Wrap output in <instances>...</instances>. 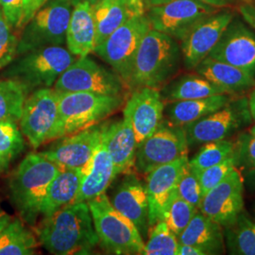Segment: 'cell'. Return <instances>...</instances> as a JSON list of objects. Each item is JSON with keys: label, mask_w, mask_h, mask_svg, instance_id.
<instances>
[{"label": "cell", "mask_w": 255, "mask_h": 255, "mask_svg": "<svg viewBox=\"0 0 255 255\" xmlns=\"http://www.w3.org/2000/svg\"><path fill=\"white\" fill-rule=\"evenodd\" d=\"M34 227L39 243L52 255H90L100 243L85 201L64 206Z\"/></svg>", "instance_id": "obj_1"}, {"label": "cell", "mask_w": 255, "mask_h": 255, "mask_svg": "<svg viewBox=\"0 0 255 255\" xmlns=\"http://www.w3.org/2000/svg\"><path fill=\"white\" fill-rule=\"evenodd\" d=\"M182 63L180 44L172 37L150 28L138 48L128 89L161 90L179 72Z\"/></svg>", "instance_id": "obj_2"}, {"label": "cell", "mask_w": 255, "mask_h": 255, "mask_svg": "<svg viewBox=\"0 0 255 255\" xmlns=\"http://www.w3.org/2000/svg\"><path fill=\"white\" fill-rule=\"evenodd\" d=\"M62 168L39 153L27 155L9 180V199L20 219L34 227L49 183Z\"/></svg>", "instance_id": "obj_3"}, {"label": "cell", "mask_w": 255, "mask_h": 255, "mask_svg": "<svg viewBox=\"0 0 255 255\" xmlns=\"http://www.w3.org/2000/svg\"><path fill=\"white\" fill-rule=\"evenodd\" d=\"M78 58L63 46L40 47L16 56L3 69L1 78L19 82L29 95L37 89L51 88Z\"/></svg>", "instance_id": "obj_4"}, {"label": "cell", "mask_w": 255, "mask_h": 255, "mask_svg": "<svg viewBox=\"0 0 255 255\" xmlns=\"http://www.w3.org/2000/svg\"><path fill=\"white\" fill-rule=\"evenodd\" d=\"M58 95L59 120L56 140L102 123L124 108L128 98L89 92H68Z\"/></svg>", "instance_id": "obj_5"}, {"label": "cell", "mask_w": 255, "mask_h": 255, "mask_svg": "<svg viewBox=\"0 0 255 255\" xmlns=\"http://www.w3.org/2000/svg\"><path fill=\"white\" fill-rule=\"evenodd\" d=\"M101 249L109 255H141L145 241L133 222L116 209L106 193L87 201Z\"/></svg>", "instance_id": "obj_6"}, {"label": "cell", "mask_w": 255, "mask_h": 255, "mask_svg": "<svg viewBox=\"0 0 255 255\" xmlns=\"http://www.w3.org/2000/svg\"><path fill=\"white\" fill-rule=\"evenodd\" d=\"M73 10L70 0H48L23 27L16 56L50 46H64Z\"/></svg>", "instance_id": "obj_7"}, {"label": "cell", "mask_w": 255, "mask_h": 255, "mask_svg": "<svg viewBox=\"0 0 255 255\" xmlns=\"http://www.w3.org/2000/svg\"><path fill=\"white\" fill-rule=\"evenodd\" d=\"M58 93L89 92L108 96L128 97L127 84L114 70H110L88 56L79 57L53 85Z\"/></svg>", "instance_id": "obj_8"}, {"label": "cell", "mask_w": 255, "mask_h": 255, "mask_svg": "<svg viewBox=\"0 0 255 255\" xmlns=\"http://www.w3.org/2000/svg\"><path fill=\"white\" fill-rule=\"evenodd\" d=\"M150 28L146 13L137 15L116 29L93 52L109 64L128 86L138 48Z\"/></svg>", "instance_id": "obj_9"}, {"label": "cell", "mask_w": 255, "mask_h": 255, "mask_svg": "<svg viewBox=\"0 0 255 255\" xmlns=\"http://www.w3.org/2000/svg\"><path fill=\"white\" fill-rule=\"evenodd\" d=\"M252 120L248 99L237 96L227 106L183 126L188 146L227 139Z\"/></svg>", "instance_id": "obj_10"}, {"label": "cell", "mask_w": 255, "mask_h": 255, "mask_svg": "<svg viewBox=\"0 0 255 255\" xmlns=\"http://www.w3.org/2000/svg\"><path fill=\"white\" fill-rule=\"evenodd\" d=\"M59 120V95L53 88H41L27 96L20 129L33 148L56 140Z\"/></svg>", "instance_id": "obj_11"}, {"label": "cell", "mask_w": 255, "mask_h": 255, "mask_svg": "<svg viewBox=\"0 0 255 255\" xmlns=\"http://www.w3.org/2000/svg\"><path fill=\"white\" fill-rule=\"evenodd\" d=\"M188 147L183 127L164 119L154 132L137 146L134 169L146 176L156 167L187 155Z\"/></svg>", "instance_id": "obj_12"}, {"label": "cell", "mask_w": 255, "mask_h": 255, "mask_svg": "<svg viewBox=\"0 0 255 255\" xmlns=\"http://www.w3.org/2000/svg\"><path fill=\"white\" fill-rule=\"evenodd\" d=\"M219 9L201 0H173L147 8L146 15L152 29L179 42L196 24Z\"/></svg>", "instance_id": "obj_13"}, {"label": "cell", "mask_w": 255, "mask_h": 255, "mask_svg": "<svg viewBox=\"0 0 255 255\" xmlns=\"http://www.w3.org/2000/svg\"><path fill=\"white\" fill-rule=\"evenodd\" d=\"M234 17V11L219 9L202 19L183 37L180 41V46L182 64L187 70H194L201 61L208 57Z\"/></svg>", "instance_id": "obj_14"}, {"label": "cell", "mask_w": 255, "mask_h": 255, "mask_svg": "<svg viewBox=\"0 0 255 255\" xmlns=\"http://www.w3.org/2000/svg\"><path fill=\"white\" fill-rule=\"evenodd\" d=\"M199 210L210 219L228 226L244 210V179L240 171L235 168L218 185L207 192Z\"/></svg>", "instance_id": "obj_15"}, {"label": "cell", "mask_w": 255, "mask_h": 255, "mask_svg": "<svg viewBox=\"0 0 255 255\" xmlns=\"http://www.w3.org/2000/svg\"><path fill=\"white\" fill-rule=\"evenodd\" d=\"M208 57L234 65L255 77V33L245 21L234 17Z\"/></svg>", "instance_id": "obj_16"}, {"label": "cell", "mask_w": 255, "mask_h": 255, "mask_svg": "<svg viewBox=\"0 0 255 255\" xmlns=\"http://www.w3.org/2000/svg\"><path fill=\"white\" fill-rule=\"evenodd\" d=\"M57 140L59 141L40 153L58 164L62 169L83 171L101 142V124Z\"/></svg>", "instance_id": "obj_17"}, {"label": "cell", "mask_w": 255, "mask_h": 255, "mask_svg": "<svg viewBox=\"0 0 255 255\" xmlns=\"http://www.w3.org/2000/svg\"><path fill=\"white\" fill-rule=\"evenodd\" d=\"M187 155L160 165L146 175L149 228L162 220L164 211L176 196L178 183L188 164Z\"/></svg>", "instance_id": "obj_18"}, {"label": "cell", "mask_w": 255, "mask_h": 255, "mask_svg": "<svg viewBox=\"0 0 255 255\" xmlns=\"http://www.w3.org/2000/svg\"><path fill=\"white\" fill-rule=\"evenodd\" d=\"M164 101L158 89L142 87L130 92L123 114L132 128L137 146L152 134L164 119Z\"/></svg>", "instance_id": "obj_19"}, {"label": "cell", "mask_w": 255, "mask_h": 255, "mask_svg": "<svg viewBox=\"0 0 255 255\" xmlns=\"http://www.w3.org/2000/svg\"><path fill=\"white\" fill-rule=\"evenodd\" d=\"M113 206L134 223L142 237L148 236V201L146 184L136 174H125L111 198Z\"/></svg>", "instance_id": "obj_20"}, {"label": "cell", "mask_w": 255, "mask_h": 255, "mask_svg": "<svg viewBox=\"0 0 255 255\" xmlns=\"http://www.w3.org/2000/svg\"><path fill=\"white\" fill-rule=\"evenodd\" d=\"M101 141L112 157L116 176L135 171L136 139L127 119L101 124Z\"/></svg>", "instance_id": "obj_21"}, {"label": "cell", "mask_w": 255, "mask_h": 255, "mask_svg": "<svg viewBox=\"0 0 255 255\" xmlns=\"http://www.w3.org/2000/svg\"><path fill=\"white\" fill-rule=\"evenodd\" d=\"M96 23V46L137 15L145 14V0H100L92 6Z\"/></svg>", "instance_id": "obj_22"}, {"label": "cell", "mask_w": 255, "mask_h": 255, "mask_svg": "<svg viewBox=\"0 0 255 255\" xmlns=\"http://www.w3.org/2000/svg\"><path fill=\"white\" fill-rule=\"evenodd\" d=\"M116 177L112 157L101 141L91 161L82 171V182L74 202H87L106 193Z\"/></svg>", "instance_id": "obj_23"}, {"label": "cell", "mask_w": 255, "mask_h": 255, "mask_svg": "<svg viewBox=\"0 0 255 255\" xmlns=\"http://www.w3.org/2000/svg\"><path fill=\"white\" fill-rule=\"evenodd\" d=\"M194 70L229 95L241 96L255 87V76L210 57L201 61Z\"/></svg>", "instance_id": "obj_24"}, {"label": "cell", "mask_w": 255, "mask_h": 255, "mask_svg": "<svg viewBox=\"0 0 255 255\" xmlns=\"http://www.w3.org/2000/svg\"><path fill=\"white\" fill-rule=\"evenodd\" d=\"M96 36L91 4L82 2L73 6L65 36L67 49L77 57L88 56L96 47Z\"/></svg>", "instance_id": "obj_25"}, {"label": "cell", "mask_w": 255, "mask_h": 255, "mask_svg": "<svg viewBox=\"0 0 255 255\" xmlns=\"http://www.w3.org/2000/svg\"><path fill=\"white\" fill-rule=\"evenodd\" d=\"M237 97L221 94L199 100L171 101L164 103V113L166 119L175 126L183 127L198 119L227 106Z\"/></svg>", "instance_id": "obj_26"}, {"label": "cell", "mask_w": 255, "mask_h": 255, "mask_svg": "<svg viewBox=\"0 0 255 255\" xmlns=\"http://www.w3.org/2000/svg\"><path fill=\"white\" fill-rule=\"evenodd\" d=\"M178 240L179 244L200 247L208 255H221L225 252L223 227L199 211L178 237Z\"/></svg>", "instance_id": "obj_27"}, {"label": "cell", "mask_w": 255, "mask_h": 255, "mask_svg": "<svg viewBox=\"0 0 255 255\" xmlns=\"http://www.w3.org/2000/svg\"><path fill=\"white\" fill-rule=\"evenodd\" d=\"M80 169H62L49 183L41 205V215L48 217L56 211L74 203L82 182Z\"/></svg>", "instance_id": "obj_28"}, {"label": "cell", "mask_w": 255, "mask_h": 255, "mask_svg": "<svg viewBox=\"0 0 255 255\" xmlns=\"http://www.w3.org/2000/svg\"><path fill=\"white\" fill-rule=\"evenodd\" d=\"M164 103L190 101L226 94L200 74H185L172 79L160 90Z\"/></svg>", "instance_id": "obj_29"}, {"label": "cell", "mask_w": 255, "mask_h": 255, "mask_svg": "<svg viewBox=\"0 0 255 255\" xmlns=\"http://www.w3.org/2000/svg\"><path fill=\"white\" fill-rule=\"evenodd\" d=\"M38 246V238L22 219H11L0 232V255H35Z\"/></svg>", "instance_id": "obj_30"}, {"label": "cell", "mask_w": 255, "mask_h": 255, "mask_svg": "<svg viewBox=\"0 0 255 255\" xmlns=\"http://www.w3.org/2000/svg\"><path fill=\"white\" fill-rule=\"evenodd\" d=\"M230 255H255V222L243 211L223 228Z\"/></svg>", "instance_id": "obj_31"}, {"label": "cell", "mask_w": 255, "mask_h": 255, "mask_svg": "<svg viewBox=\"0 0 255 255\" xmlns=\"http://www.w3.org/2000/svg\"><path fill=\"white\" fill-rule=\"evenodd\" d=\"M27 96L19 82L0 77V121L19 122Z\"/></svg>", "instance_id": "obj_32"}, {"label": "cell", "mask_w": 255, "mask_h": 255, "mask_svg": "<svg viewBox=\"0 0 255 255\" xmlns=\"http://www.w3.org/2000/svg\"><path fill=\"white\" fill-rule=\"evenodd\" d=\"M178 237L168 228L164 220H159L148 231V239L145 242L143 255H177Z\"/></svg>", "instance_id": "obj_33"}, {"label": "cell", "mask_w": 255, "mask_h": 255, "mask_svg": "<svg viewBox=\"0 0 255 255\" xmlns=\"http://www.w3.org/2000/svg\"><path fill=\"white\" fill-rule=\"evenodd\" d=\"M234 146V140L229 139L204 143L189 161V166L193 170L199 171L219 164L233 155Z\"/></svg>", "instance_id": "obj_34"}, {"label": "cell", "mask_w": 255, "mask_h": 255, "mask_svg": "<svg viewBox=\"0 0 255 255\" xmlns=\"http://www.w3.org/2000/svg\"><path fill=\"white\" fill-rule=\"evenodd\" d=\"M198 208L190 204L178 195L169 203L164 211L162 220L165 221L168 228L179 237L183 230L189 224Z\"/></svg>", "instance_id": "obj_35"}, {"label": "cell", "mask_w": 255, "mask_h": 255, "mask_svg": "<svg viewBox=\"0 0 255 255\" xmlns=\"http://www.w3.org/2000/svg\"><path fill=\"white\" fill-rule=\"evenodd\" d=\"M24 148L25 139L17 123L0 121V156L11 162Z\"/></svg>", "instance_id": "obj_36"}, {"label": "cell", "mask_w": 255, "mask_h": 255, "mask_svg": "<svg viewBox=\"0 0 255 255\" xmlns=\"http://www.w3.org/2000/svg\"><path fill=\"white\" fill-rule=\"evenodd\" d=\"M233 158L236 168L244 173L255 168V135L250 132L238 134L234 140Z\"/></svg>", "instance_id": "obj_37"}, {"label": "cell", "mask_w": 255, "mask_h": 255, "mask_svg": "<svg viewBox=\"0 0 255 255\" xmlns=\"http://www.w3.org/2000/svg\"><path fill=\"white\" fill-rule=\"evenodd\" d=\"M18 41L19 37L0 9V70L8 66L16 57Z\"/></svg>", "instance_id": "obj_38"}, {"label": "cell", "mask_w": 255, "mask_h": 255, "mask_svg": "<svg viewBox=\"0 0 255 255\" xmlns=\"http://www.w3.org/2000/svg\"><path fill=\"white\" fill-rule=\"evenodd\" d=\"M235 168L236 165L234 162V158L233 156H231L223 162L208 168L199 171L194 170L197 174L201 184L202 195L204 196L207 192L214 188L216 185H218L219 182L223 181L228 176L229 173L232 172Z\"/></svg>", "instance_id": "obj_39"}, {"label": "cell", "mask_w": 255, "mask_h": 255, "mask_svg": "<svg viewBox=\"0 0 255 255\" xmlns=\"http://www.w3.org/2000/svg\"><path fill=\"white\" fill-rule=\"evenodd\" d=\"M177 191L182 200L189 202L199 209L203 195L198 176L189 166V162L178 183Z\"/></svg>", "instance_id": "obj_40"}, {"label": "cell", "mask_w": 255, "mask_h": 255, "mask_svg": "<svg viewBox=\"0 0 255 255\" xmlns=\"http://www.w3.org/2000/svg\"><path fill=\"white\" fill-rule=\"evenodd\" d=\"M0 9L10 27L14 30L22 28L23 0H0Z\"/></svg>", "instance_id": "obj_41"}, {"label": "cell", "mask_w": 255, "mask_h": 255, "mask_svg": "<svg viewBox=\"0 0 255 255\" xmlns=\"http://www.w3.org/2000/svg\"><path fill=\"white\" fill-rule=\"evenodd\" d=\"M48 0H23V19L22 28L27 24L31 17L36 13L37 10Z\"/></svg>", "instance_id": "obj_42"}, {"label": "cell", "mask_w": 255, "mask_h": 255, "mask_svg": "<svg viewBox=\"0 0 255 255\" xmlns=\"http://www.w3.org/2000/svg\"><path fill=\"white\" fill-rule=\"evenodd\" d=\"M238 10L243 20L255 30V2L251 1L240 4Z\"/></svg>", "instance_id": "obj_43"}, {"label": "cell", "mask_w": 255, "mask_h": 255, "mask_svg": "<svg viewBox=\"0 0 255 255\" xmlns=\"http://www.w3.org/2000/svg\"><path fill=\"white\" fill-rule=\"evenodd\" d=\"M177 255H209L207 252L200 247L188 245V244H179Z\"/></svg>", "instance_id": "obj_44"}, {"label": "cell", "mask_w": 255, "mask_h": 255, "mask_svg": "<svg viewBox=\"0 0 255 255\" xmlns=\"http://www.w3.org/2000/svg\"><path fill=\"white\" fill-rule=\"evenodd\" d=\"M201 1L215 8L223 9V8H229V7L235 6L239 0H201Z\"/></svg>", "instance_id": "obj_45"}, {"label": "cell", "mask_w": 255, "mask_h": 255, "mask_svg": "<svg viewBox=\"0 0 255 255\" xmlns=\"http://www.w3.org/2000/svg\"><path fill=\"white\" fill-rule=\"evenodd\" d=\"M248 102H249V109L252 116V119L255 122V87L251 92L248 98Z\"/></svg>", "instance_id": "obj_46"}, {"label": "cell", "mask_w": 255, "mask_h": 255, "mask_svg": "<svg viewBox=\"0 0 255 255\" xmlns=\"http://www.w3.org/2000/svg\"><path fill=\"white\" fill-rule=\"evenodd\" d=\"M10 220H11V217L6 211H4L0 207V232L8 225Z\"/></svg>", "instance_id": "obj_47"}, {"label": "cell", "mask_w": 255, "mask_h": 255, "mask_svg": "<svg viewBox=\"0 0 255 255\" xmlns=\"http://www.w3.org/2000/svg\"><path fill=\"white\" fill-rule=\"evenodd\" d=\"M245 175H246L247 182L249 183L250 187L255 190V168L247 171L245 172Z\"/></svg>", "instance_id": "obj_48"}, {"label": "cell", "mask_w": 255, "mask_h": 255, "mask_svg": "<svg viewBox=\"0 0 255 255\" xmlns=\"http://www.w3.org/2000/svg\"><path fill=\"white\" fill-rule=\"evenodd\" d=\"M170 1H173V0H145V3H146V9H147L149 7L162 5V4L170 2Z\"/></svg>", "instance_id": "obj_49"}, {"label": "cell", "mask_w": 255, "mask_h": 255, "mask_svg": "<svg viewBox=\"0 0 255 255\" xmlns=\"http://www.w3.org/2000/svg\"><path fill=\"white\" fill-rule=\"evenodd\" d=\"M9 161L0 156V174L5 173L9 169Z\"/></svg>", "instance_id": "obj_50"}, {"label": "cell", "mask_w": 255, "mask_h": 255, "mask_svg": "<svg viewBox=\"0 0 255 255\" xmlns=\"http://www.w3.org/2000/svg\"><path fill=\"white\" fill-rule=\"evenodd\" d=\"M99 1H100V0H70V2L72 3L73 6L79 4V3H82V2H87V3L91 4L92 6H93L94 4H96V3L99 2Z\"/></svg>", "instance_id": "obj_51"}, {"label": "cell", "mask_w": 255, "mask_h": 255, "mask_svg": "<svg viewBox=\"0 0 255 255\" xmlns=\"http://www.w3.org/2000/svg\"><path fill=\"white\" fill-rule=\"evenodd\" d=\"M249 132H250V133H252V134H254V135H255V124L253 126V127H251Z\"/></svg>", "instance_id": "obj_52"}, {"label": "cell", "mask_w": 255, "mask_h": 255, "mask_svg": "<svg viewBox=\"0 0 255 255\" xmlns=\"http://www.w3.org/2000/svg\"><path fill=\"white\" fill-rule=\"evenodd\" d=\"M239 1H242L243 3H246V2H251V1H254V0H239Z\"/></svg>", "instance_id": "obj_53"}]
</instances>
